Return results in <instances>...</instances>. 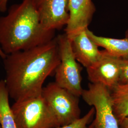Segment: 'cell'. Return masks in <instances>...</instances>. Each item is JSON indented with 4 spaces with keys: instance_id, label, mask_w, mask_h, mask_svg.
Instances as JSON below:
<instances>
[{
    "instance_id": "cell-1",
    "label": "cell",
    "mask_w": 128,
    "mask_h": 128,
    "mask_svg": "<svg viewBox=\"0 0 128 128\" xmlns=\"http://www.w3.org/2000/svg\"><path fill=\"white\" fill-rule=\"evenodd\" d=\"M3 60L10 97L20 102L39 96L45 80L60 62L56 37L41 46L6 55Z\"/></svg>"
},
{
    "instance_id": "cell-2",
    "label": "cell",
    "mask_w": 128,
    "mask_h": 128,
    "mask_svg": "<svg viewBox=\"0 0 128 128\" xmlns=\"http://www.w3.org/2000/svg\"><path fill=\"white\" fill-rule=\"evenodd\" d=\"M55 32L42 25L31 0L12 5L0 17V47L6 55L45 44L55 38Z\"/></svg>"
},
{
    "instance_id": "cell-3",
    "label": "cell",
    "mask_w": 128,
    "mask_h": 128,
    "mask_svg": "<svg viewBox=\"0 0 128 128\" xmlns=\"http://www.w3.org/2000/svg\"><path fill=\"white\" fill-rule=\"evenodd\" d=\"M11 109L17 128L60 127L41 94L23 101L15 102Z\"/></svg>"
},
{
    "instance_id": "cell-4",
    "label": "cell",
    "mask_w": 128,
    "mask_h": 128,
    "mask_svg": "<svg viewBox=\"0 0 128 128\" xmlns=\"http://www.w3.org/2000/svg\"><path fill=\"white\" fill-rule=\"evenodd\" d=\"M56 39L60 50V62L55 70V82L61 87L80 97L84 89L82 86V67L76 59L71 40L66 35H59Z\"/></svg>"
},
{
    "instance_id": "cell-5",
    "label": "cell",
    "mask_w": 128,
    "mask_h": 128,
    "mask_svg": "<svg viewBox=\"0 0 128 128\" xmlns=\"http://www.w3.org/2000/svg\"><path fill=\"white\" fill-rule=\"evenodd\" d=\"M41 96L54 115L59 126L67 125L81 118L79 97L55 82L43 87Z\"/></svg>"
},
{
    "instance_id": "cell-6",
    "label": "cell",
    "mask_w": 128,
    "mask_h": 128,
    "mask_svg": "<svg viewBox=\"0 0 128 128\" xmlns=\"http://www.w3.org/2000/svg\"><path fill=\"white\" fill-rule=\"evenodd\" d=\"M82 97L86 102L94 107L95 118L90 125L92 128H120L115 116L110 90L99 84L90 83L83 90Z\"/></svg>"
},
{
    "instance_id": "cell-7",
    "label": "cell",
    "mask_w": 128,
    "mask_h": 128,
    "mask_svg": "<svg viewBox=\"0 0 128 128\" xmlns=\"http://www.w3.org/2000/svg\"><path fill=\"white\" fill-rule=\"evenodd\" d=\"M44 27L56 31L66 26L69 18V0H31Z\"/></svg>"
},
{
    "instance_id": "cell-8",
    "label": "cell",
    "mask_w": 128,
    "mask_h": 128,
    "mask_svg": "<svg viewBox=\"0 0 128 128\" xmlns=\"http://www.w3.org/2000/svg\"><path fill=\"white\" fill-rule=\"evenodd\" d=\"M122 58L102 50L100 59L91 67L86 69L87 76L92 84H99L112 90L119 83Z\"/></svg>"
},
{
    "instance_id": "cell-9",
    "label": "cell",
    "mask_w": 128,
    "mask_h": 128,
    "mask_svg": "<svg viewBox=\"0 0 128 128\" xmlns=\"http://www.w3.org/2000/svg\"><path fill=\"white\" fill-rule=\"evenodd\" d=\"M68 22L65 34L70 40L88 28L96 7L92 0H69Z\"/></svg>"
},
{
    "instance_id": "cell-10",
    "label": "cell",
    "mask_w": 128,
    "mask_h": 128,
    "mask_svg": "<svg viewBox=\"0 0 128 128\" xmlns=\"http://www.w3.org/2000/svg\"><path fill=\"white\" fill-rule=\"evenodd\" d=\"M86 29L70 40L76 59L87 69L91 67L100 59L102 50H99V46L88 36Z\"/></svg>"
},
{
    "instance_id": "cell-11",
    "label": "cell",
    "mask_w": 128,
    "mask_h": 128,
    "mask_svg": "<svg viewBox=\"0 0 128 128\" xmlns=\"http://www.w3.org/2000/svg\"><path fill=\"white\" fill-rule=\"evenodd\" d=\"M86 33L92 41L110 55L120 58L128 56V38L119 39L97 36L88 28Z\"/></svg>"
},
{
    "instance_id": "cell-12",
    "label": "cell",
    "mask_w": 128,
    "mask_h": 128,
    "mask_svg": "<svg viewBox=\"0 0 128 128\" xmlns=\"http://www.w3.org/2000/svg\"><path fill=\"white\" fill-rule=\"evenodd\" d=\"M113 111L119 121L128 116V84H118L110 90Z\"/></svg>"
},
{
    "instance_id": "cell-13",
    "label": "cell",
    "mask_w": 128,
    "mask_h": 128,
    "mask_svg": "<svg viewBox=\"0 0 128 128\" xmlns=\"http://www.w3.org/2000/svg\"><path fill=\"white\" fill-rule=\"evenodd\" d=\"M9 97L4 80H0V125L2 128H17L10 105Z\"/></svg>"
},
{
    "instance_id": "cell-14",
    "label": "cell",
    "mask_w": 128,
    "mask_h": 128,
    "mask_svg": "<svg viewBox=\"0 0 128 128\" xmlns=\"http://www.w3.org/2000/svg\"><path fill=\"white\" fill-rule=\"evenodd\" d=\"M95 110L94 107L89 110L86 114L71 124L55 128H92L89 124L92 122L94 116Z\"/></svg>"
},
{
    "instance_id": "cell-15",
    "label": "cell",
    "mask_w": 128,
    "mask_h": 128,
    "mask_svg": "<svg viewBox=\"0 0 128 128\" xmlns=\"http://www.w3.org/2000/svg\"><path fill=\"white\" fill-rule=\"evenodd\" d=\"M119 84H128V56L122 58L121 71Z\"/></svg>"
},
{
    "instance_id": "cell-16",
    "label": "cell",
    "mask_w": 128,
    "mask_h": 128,
    "mask_svg": "<svg viewBox=\"0 0 128 128\" xmlns=\"http://www.w3.org/2000/svg\"><path fill=\"white\" fill-rule=\"evenodd\" d=\"M9 0H0V12H5L7 10Z\"/></svg>"
},
{
    "instance_id": "cell-17",
    "label": "cell",
    "mask_w": 128,
    "mask_h": 128,
    "mask_svg": "<svg viewBox=\"0 0 128 128\" xmlns=\"http://www.w3.org/2000/svg\"><path fill=\"white\" fill-rule=\"evenodd\" d=\"M120 128H128V116L118 121Z\"/></svg>"
},
{
    "instance_id": "cell-18",
    "label": "cell",
    "mask_w": 128,
    "mask_h": 128,
    "mask_svg": "<svg viewBox=\"0 0 128 128\" xmlns=\"http://www.w3.org/2000/svg\"><path fill=\"white\" fill-rule=\"evenodd\" d=\"M6 55L4 52V51L2 50V48L0 47V57L4 60L6 57Z\"/></svg>"
},
{
    "instance_id": "cell-19",
    "label": "cell",
    "mask_w": 128,
    "mask_h": 128,
    "mask_svg": "<svg viewBox=\"0 0 128 128\" xmlns=\"http://www.w3.org/2000/svg\"><path fill=\"white\" fill-rule=\"evenodd\" d=\"M125 37L128 38V30H127V31L126 32V33H125Z\"/></svg>"
},
{
    "instance_id": "cell-20",
    "label": "cell",
    "mask_w": 128,
    "mask_h": 128,
    "mask_svg": "<svg viewBox=\"0 0 128 128\" xmlns=\"http://www.w3.org/2000/svg\"><path fill=\"white\" fill-rule=\"evenodd\" d=\"M0 128H1V126H0Z\"/></svg>"
}]
</instances>
